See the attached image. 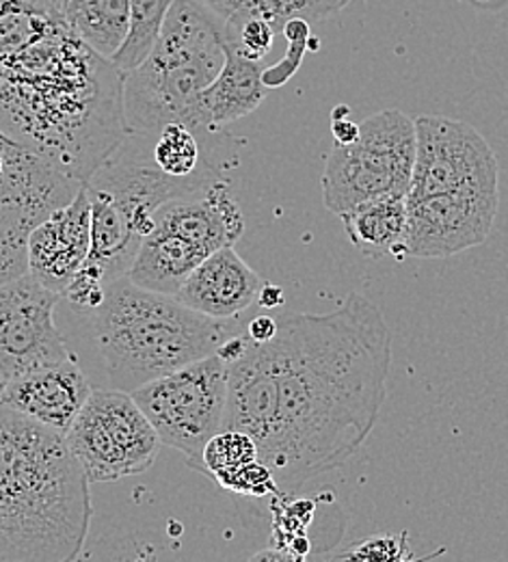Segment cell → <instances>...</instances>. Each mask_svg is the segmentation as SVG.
Listing matches in <instances>:
<instances>
[{
    "label": "cell",
    "instance_id": "6da1fadb",
    "mask_svg": "<svg viewBox=\"0 0 508 562\" xmlns=\"http://www.w3.org/2000/svg\"><path fill=\"white\" fill-rule=\"evenodd\" d=\"M217 355L229 368L223 428L247 432L280 493L294 495L353 459L372 432L392 331L376 303L351 292L327 314L280 316L271 340L240 331Z\"/></svg>",
    "mask_w": 508,
    "mask_h": 562
},
{
    "label": "cell",
    "instance_id": "7a4b0ae2",
    "mask_svg": "<svg viewBox=\"0 0 508 562\" xmlns=\"http://www.w3.org/2000/svg\"><path fill=\"white\" fill-rule=\"evenodd\" d=\"M0 131L84 182L128 135L124 74L57 9L0 0Z\"/></svg>",
    "mask_w": 508,
    "mask_h": 562
},
{
    "label": "cell",
    "instance_id": "3957f363",
    "mask_svg": "<svg viewBox=\"0 0 508 562\" xmlns=\"http://www.w3.org/2000/svg\"><path fill=\"white\" fill-rule=\"evenodd\" d=\"M89 485L66 435L0 405V562L76 561Z\"/></svg>",
    "mask_w": 508,
    "mask_h": 562
},
{
    "label": "cell",
    "instance_id": "277c9868",
    "mask_svg": "<svg viewBox=\"0 0 508 562\" xmlns=\"http://www.w3.org/2000/svg\"><path fill=\"white\" fill-rule=\"evenodd\" d=\"M91 352L95 387L133 392L187 363L211 357L245 331L238 318L204 316L173 294L147 290L128 276L106 285L91 312H72Z\"/></svg>",
    "mask_w": 508,
    "mask_h": 562
},
{
    "label": "cell",
    "instance_id": "5b68a950",
    "mask_svg": "<svg viewBox=\"0 0 508 562\" xmlns=\"http://www.w3.org/2000/svg\"><path fill=\"white\" fill-rule=\"evenodd\" d=\"M225 59V20L202 0H173L144 64L124 74L128 131L158 133L167 124L193 131L197 98Z\"/></svg>",
    "mask_w": 508,
    "mask_h": 562
},
{
    "label": "cell",
    "instance_id": "8992f818",
    "mask_svg": "<svg viewBox=\"0 0 508 562\" xmlns=\"http://www.w3.org/2000/svg\"><path fill=\"white\" fill-rule=\"evenodd\" d=\"M242 232V212L217 176L156 212L128 278L147 290L176 296L206 258L223 247H234Z\"/></svg>",
    "mask_w": 508,
    "mask_h": 562
},
{
    "label": "cell",
    "instance_id": "52a82bcc",
    "mask_svg": "<svg viewBox=\"0 0 508 562\" xmlns=\"http://www.w3.org/2000/svg\"><path fill=\"white\" fill-rule=\"evenodd\" d=\"M416 165V122L387 109L365 117L360 137L336 145L323 171V202L334 214H345L383 195L407 198Z\"/></svg>",
    "mask_w": 508,
    "mask_h": 562
},
{
    "label": "cell",
    "instance_id": "ba28073f",
    "mask_svg": "<svg viewBox=\"0 0 508 562\" xmlns=\"http://www.w3.org/2000/svg\"><path fill=\"white\" fill-rule=\"evenodd\" d=\"M227 376V361L215 352L131 392L162 446L182 452L187 463L202 474L206 443L223 430Z\"/></svg>",
    "mask_w": 508,
    "mask_h": 562
},
{
    "label": "cell",
    "instance_id": "9c48e42d",
    "mask_svg": "<svg viewBox=\"0 0 508 562\" xmlns=\"http://www.w3.org/2000/svg\"><path fill=\"white\" fill-rule=\"evenodd\" d=\"M66 441L89 483H111L151 468L162 446L131 392L93 387Z\"/></svg>",
    "mask_w": 508,
    "mask_h": 562
},
{
    "label": "cell",
    "instance_id": "30bf717a",
    "mask_svg": "<svg viewBox=\"0 0 508 562\" xmlns=\"http://www.w3.org/2000/svg\"><path fill=\"white\" fill-rule=\"evenodd\" d=\"M82 182L0 131V283L26 273L31 229L66 206Z\"/></svg>",
    "mask_w": 508,
    "mask_h": 562
},
{
    "label": "cell",
    "instance_id": "8fae6325",
    "mask_svg": "<svg viewBox=\"0 0 508 562\" xmlns=\"http://www.w3.org/2000/svg\"><path fill=\"white\" fill-rule=\"evenodd\" d=\"M154 135L156 133L128 131L82 182L91 195L109 200L126 214L142 238L149 234L156 212L167 202L189 195L217 178L211 167L189 178L165 173L154 158Z\"/></svg>",
    "mask_w": 508,
    "mask_h": 562
},
{
    "label": "cell",
    "instance_id": "7c38bea8",
    "mask_svg": "<svg viewBox=\"0 0 508 562\" xmlns=\"http://www.w3.org/2000/svg\"><path fill=\"white\" fill-rule=\"evenodd\" d=\"M414 122L416 165L407 200L500 189L498 158L474 126L443 115H418Z\"/></svg>",
    "mask_w": 508,
    "mask_h": 562
},
{
    "label": "cell",
    "instance_id": "4fadbf2b",
    "mask_svg": "<svg viewBox=\"0 0 508 562\" xmlns=\"http://www.w3.org/2000/svg\"><path fill=\"white\" fill-rule=\"evenodd\" d=\"M61 294L29 271L0 283V372L7 381L72 357L57 327Z\"/></svg>",
    "mask_w": 508,
    "mask_h": 562
},
{
    "label": "cell",
    "instance_id": "5bb4252c",
    "mask_svg": "<svg viewBox=\"0 0 508 562\" xmlns=\"http://www.w3.org/2000/svg\"><path fill=\"white\" fill-rule=\"evenodd\" d=\"M500 189L407 200L405 258H448L483 245L496 223Z\"/></svg>",
    "mask_w": 508,
    "mask_h": 562
},
{
    "label": "cell",
    "instance_id": "9a60e30c",
    "mask_svg": "<svg viewBox=\"0 0 508 562\" xmlns=\"http://www.w3.org/2000/svg\"><path fill=\"white\" fill-rule=\"evenodd\" d=\"M91 251V198L80 184L72 200L42 218L29 234L26 269L46 288L64 294Z\"/></svg>",
    "mask_w": 508,
    "mask_h": 562
},
{
    "label": "cell",
    "instance_id": "2e32d148",
    "mask_svg": "<svg viewBox=\"0 0 508 562\" xmlns=\"http://www.w3.org/2000/svg\"><path fill=\"white\" fill-rule=\"evenodd\" d=\"M91 390V379L76 357H70L61 363L7 381L0 405L66 435Z\"/></svg>",
    "mask_w": 508,
    "mask_h": 562
},
{
    "label": "cell",
    "instance_id": "e0dca14e",
    "mask_svg": "<svg viewBox=\"0 0 508 562\" xmlns=\"http://www.w3.org/2000/svg\"><path fill=\"white\" fill-rule=\"evenodd\" d=\"M264 283L234 247H223L187 278L176 299L204 316L229 321L256 305Z\"/></svg>",
    "mask_w": 508,
    "mask_h": 562
},
{
    "label": "cell",
    "instance_id": "ac0fdd59",
    "mask_svg": "<svg viewBox=\"0 0 508 562\" xmlns=\"http://www.w3.org/2000/svg\"><path fill=\"white\" fill-rule=\"evenodd\" d=\"M264 98L267 85L262 80L260 64L227 53L223 70L197 98L193 131H221L223 126L253 113Z\"/></svg>",
    "mask_w": 508,
    "mask_h": 562
},
{
    "label": "cell",
    "instance_id": "d6986e66",
    "mask_svg": "<svg viewBox=\"0 0 508 562\" xmlns=\"http://www.w3.org/2000/svg\"><path fill=\"white\" fill-rule=\"evenodd\" d=\"M349 240L365 258L403 256L407 198L383 195L340 214Z\"/></svg>",
    "mask_w": 508,
    "mask_h": 562
},
{
    "label": "cell",
    "instance_id": "ffe728a7",
    "mask_svg": "<svg viewBox=\"0 0 508 562\" xmlns=\"http://www.w3.org/2000/svg\"><path fill=\"white\" fill-rule=\"evenodd\" d=\"M59 13L100 57L113 59L131 29V0H61Z\"/></svg>",
    "mask_w": 508,
    "mask_h": 562
},
{
    "label": "cell",
    "instance_id": "44dd1931",
    "mask_svg": "<svg viewBox=\"0 0 508 562\" xmlns=\"http://www.w3.org/2000/svg\"><path fill=\"white\" fill-rule=\"evenodd\" d=\"M213 11H217L223 20L236 13H249L260 15L269 20L278 33L284 31L286 22L301 18L312 22L327 20L336 13H340L351 0H202Z\"/></svg>",
    "mask_w": 508,
    "mask_h": 562
},
{
    "label": "cell",
    "instance_id": "7402d4cb",
    "mask_svg": "<svg viewBox=\"0 0 508 562\" xmlns=\"http://www.w3.org/2000/svg\"><path fill=\"white\" fill-rule=\"evenodd\" d=\"M173 0H131V29L124 46L111 59L122 74L144 64L154 48Z\"/></svg>",
    "mask_w": 508,
    "mask_h": 562
},
{
    "label": "cell",
    "instance_id": "603a6c76",
    "mask_svg": "<svg viewBox=\"0 0 508 562\" xmlns=\"http://www.w3.org/2000/svg\"><path fill=\"white\" fill-rule=\"evenodd\" d=\"M154 158L165 173L176 178H189L204 169L195 131L184 124H167L154 135Z\"/></svg>",
    "mask_w": 508,
    "mask_h": 562
},
{
    "label": "cell",
    "instance_id": "cb8c5ba5",
    "mask_svg": "<svg viewBox=\"0 0 508 562\" xmlns=\"http://www.w3.org/2000/svg\"><path fill=\"white\" fill-rule=\"evenodd\" d=\"M258 459H260L258 446L247 432L234 430V428H223L206 443L204 474L218 483L221 479L234 474L236 470H240Z\"/></svg>",
    "mask_w": 508,
    "mask_h": 562
},
{
    "label": "cell",
    "instance_id": "d4e9b609",
    "mask_svg": "<svg viewBox=\"0 0 508 562\" xmlns=\"http://www.w3.org/2000/svg\"><path fill=\"white\" fill-rule=\"evenodd\" d=\"M275 35H278V29L260 15L236 13L225 20L227 53L256 64H260L273 50Z\"/></svg>",
    "mask_w": 508,
    "mask_h": 562
},
{
    "label": "cell",
    "instance_id": "484cf974",
    "mask_svg": "<svg viewBox=\"0 0 508 562\" xmlns=\"http://www.w3.org/2000/svg\"><path fill=\"white\" fill-rule=\"evenodd\" d=\"M289 40V50L284 55V59L267 70H262V80L267 85V89H273V87H282L291 80L292 76L296 74V70L301 68V61H303V55L309 50V48H316L312 44H316L312 40V31H309V22L307 20H301V18H294L289 20L284 31H282Z\"/></svg>",
    "mask_w": 508,
    "mask_h": 562
},
{
    "label": "cell",
    "instance_id": "4316f807",
    "mask_svg": "<svg viewBox=\"0 0 508 562\" xmlns=\"http://www.w3.org/2000/svg\"><path fill=\"white\" fill-rule=\"evenodd\" d=\"M340 559L362 562H394L411 559L409 546H407V532L400 535H383V537H372L349 550L347 554H340Z\"/></svg>",
    "mask_w": 508,
    "mask_h": 562
},
{
    "label": "cell",
    "instance_id": "83f0119b",
    "mask_svg": "<svg viewBox=\"0 0 508 562\" xmlns=\"http://www.w3.org/2000/svg\"><path fill=\"white\" fill-rule=\"evenodd\" d=\"M331 133L336 145H351L360 137V124L349 120V106H336L331 115Z\"/></svg>",
    "mask_w": 508,
    "mask_h": 562
},
{
    "label": "cell",
    "instance_id": "f1b7e54d",
    "mask_svg": "<svg viewBox=\"0 0 508 562\" xmlns=\"http://www.w3.org/2000/svg\"><path fill=\"white\" fill-rule=\"evenodd\" d=\"M245 331H247L249 340H253V342L271 340L275 336V331H278V318H273V316H256V318H251L247 323Z\"/></svg>",
    "mask_w": 508,
    "mask_h": 562
},
{
    "label": "cell",
    "instance_id": "f546056e",
    "mask_svg": "<svg viewBox=\"0 0 508 562\" xmlns=\"http://www.w3.org/2000/svg\"><path fill=\"white\" fill-rule=\"evenodd\" d=\"M258 301L262 307H278L280 303H284V292L271 283H264Z\"/></svg>",
    "mask_w": 508,
    "mask_h": 562
},
{
    "label": "cell",
    "instance_id": "4dcf8cb0",
    "mask_svg": "<svg viewBox=\"0 0 508 562\" xmlns=\"http://www.w3.org/2000/svg\"><path fill=\"white\" fill-rule=\"evenodd\" d=\"M29 2H35V4H42V7H48V9H57V11H59V2H61V0H29Z\"/></svg>",
    "mask_w": 508,
    "mask_h": 562
},
{
    "label": "cell",
    "instance_id": "1f68e13d",
    "mask_svg": "<svg viewBox=\"0 0 508 562\" xmlns=\"http://www.w3.org/2000/svg\"><path fill=\"white\" fill-rule=\"evenodd\" d=\"M4 385H7V379L2 376V372H0V396H2V390H4Z\"/></svg>",
    "mask_w": 508,
    "mask_h": 562
},
{
    "label": "cell",
    "instance_id": "d6a6232c",
    "mask_svg": "<svg viewBox=\"0 0 508 562\" xmlns=\"http://www.w3.org/2000/svg\"><path fill=\"white\" fill-rule=\"evenodd\" d=\"M481 2H494V0H481Z\"/></svg>",
    "mask_w": 508,
    "mask_h": 562
}]
</instances>
